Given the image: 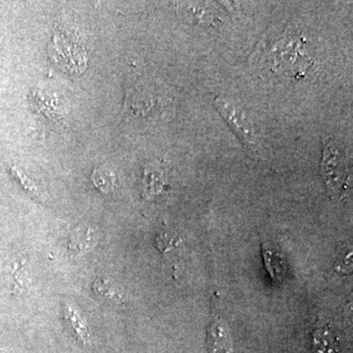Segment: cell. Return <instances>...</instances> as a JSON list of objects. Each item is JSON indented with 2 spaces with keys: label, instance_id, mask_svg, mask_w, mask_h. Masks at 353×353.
Instances as JSON below:
<instances>
[{
  "label": "cell",
  "instance_id": "obj_1",
  "mask_svg": "<svg viewBox=\"0 0 353 353\" xmlns=\"http://www.w3.org/2000/svg\"><path fill=\"white\" fill-rule=\"evenodd\" d=\"M322 175L331 199H341L347 196L352 185V172L345 154L332 139L323 145Z\"/></svg>",
  "mask_w": 353,
  "mask_h": 353
},
{
  "label": "cell",
  "instance_id": "obj_2",
  "mask_svg": "<svg viewBox=\"0 0 353 353\" xmlns=\"http://www.w3.org/2000/svg\"><path fill=\"white\" fill-rule=\"evenodd\" d=\"M209 353L233 352V340L227 323L217 317L211 322L208 332Z\"/></svg>",
  "mask_w": 353,
  "mask_h": 353
},
{
  "label": "cell",
  "instance_id": "obj_3",
  "mask_svg": "<svg viewBox=\"0 0 353 353\" xmlns=\"http://www.w3.org/2000/svg\"><path fill=\"white\" fill-rule=\"evenodd\" d=\"M313 353H341L340 339L328 323L317 321L312 336Z\"/></svg>",
  "mask_w": 353,
  "mask_h": 353
},
{
  "label": "cell",
  "instance_id": "obj_4",
  "mask_svg": "<svg viewBox=\"0 0 353 353\" xmlns=\"http://www.w3.org/2000/svg\"><path fill=\"white\" fill-rule=\"evenodd\" d=\"M217 108H219L220 112L223 116L226 117L227 121L231 123L234 130L240 132L241 136L243 137L248 141H252V129L248 126L243 116L234 109V106L230 105L224 101H217Z\"/></svg>",
  "mask_w": 353,
  "mask_h": 353
},
{
  "label": "cell",
  "instance_id": "obj_5",
  "mask_svg": "<svg viewBox=\"0 0 353 353\" xmlns=\"http://www.w3.org/2000/svg\"><path fill=\"white\" fill-rule=\"evenodd\" d=\"M63 314L67 324L73 330L75 336L79 341H82L83 345H88L90 343V333L88 329L87 324L79 317L73 308L68 304L63 305Z\"/></svg>",
  "mask_w": 353,
  "mask_h": 353
},
{
  "label": "cell",
  "instance_id": "obj_6",
  "mask_svg": "<svg viewBox=\"0 0 353 353\" xmlns=\"http://www.w3.org/2000/svg\"><path fill=\"white\" fill-rule=\"evenodd\" d=\"M92 183H94L95 188H97L102 192L110 194L114 190V183H115V178L112 172L108 171V169H97L94 171L92 176Z\"/></svg>",
  "mask_w": 353,
  "mask_h": 353
},
{
  "label": "cell",
  "instance_id": "obj_7",
  "mask_svg": "<svg viewBox=\"0 0 353 353\" xmlns=\"http://www.w3.org/2000/svg\"><path fill=\"white\" fill-rule=\"evenodd\" d=\"M92 289H94V292L97 296L101 297L102 299H105V301H114L117 297H119L113 285L106 280L97 279L94 281Z\"/></svg>",
  "mask_w": 353,
  "mask_h": 353
},
{
  "label": "cell",
  "instance_id": "obj_8",
  "mask_svg": "<svg viewBox=\"0 0 353 353\" xmlns=\"http://www.w3.org/2000/svg\"><path fill=\"white\" fill-rule=\"evenodd\" d=\"M265 265H266L267 270L270 273V276L273 280H280L282 275V268H281L280 261L276 259V255L271 250H264Z\"/></svg>",
  "mask_w": 353,
  "mask_h": 353
},
{
  "label": "cell",
  "instance_id": "obj_9",
  "mask_svg": "<svg viewBox=\"0 0 353 353\" xmlns=\"http://www.w3.org/2000/svg\"><path fill=\"white\" fill-rule=\"evenodd\" d=\"M176 245V241L168 234H161L157 236L155 245L162 253H166L173 250Z\"/></svg>",
  "mask_w": 353,
  "mask_h": 353
},
{
  "label": "cell",
  "instance_id": "obj_10",
  "mask_svg": "<svg viewBox=\"0 0 353 353\" xmlns=\"http://www.w3.org/2000/svg\"><path fill=\"white\" fill-rule=\"evenodd\" d=\"M15 175L19 178L21 185H22L26 190H29V192H34V190H36V187H34V183L30 182L29 179L23 175L20 171L16 170Z\"/></svg>",
  "mask_w": 353,
  "mask_h": 353
},
{
  "label": "cell",
  "instance_id": "obj_11",
  "mask_svg": "<svg viewBox=\"0 0 353 353\" xmlns=\"http://www.w3.org/2000/svg\"><path fill=\"white\" fill-rule=\"evenodd\" d=\"M0 353H8V352H6V350H1V348H0Z\"/></svg>",
  "mask_w": 353,
  "mask_h": 353
}]
</instances>
